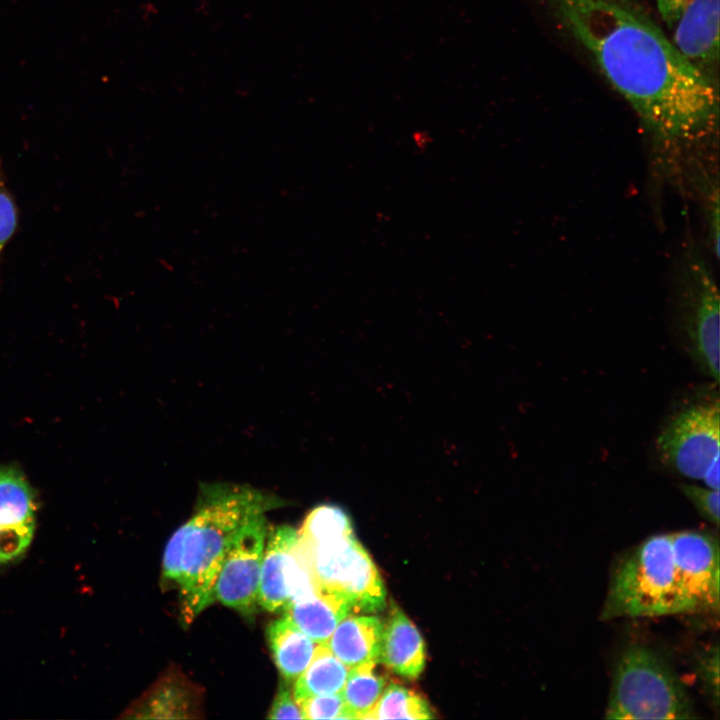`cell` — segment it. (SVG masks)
Listing matches in <instances>:
<instances>
[{"mask_svg":"<svg viewBox=\"0 0 720 720\" xmlns=\"http://www.w3.org/2000/svg\"><path fill=\"white\" fill-rule=\"evenodd\" d=\"M719 465L720 461L714 463L703 478L708 488L719 490Z\"/></svg>","mask_w":720,"mask_h":720,"instance_id":"obj_28","label":"cell"},{"mask_svg":"<svg viewBox=\"0 0 720 720\" xmlns=\"http://www.w3.org/2000/svg\"><path fill=\"white\" fill-rule=\"evenodd\" d=\"M17 226V210L0 180V254Z\"/></svg>","mask_w":720,"mask_h":720,"instance_id":"obj_26","label":"cell"},{"mask_svg":"<svg viewBox=\"0 0 720 720\" xmlns=\"http://www.w3.org/2000/svg\"><path fill=\"white\" fill-rule=\"evenodd\" d=\"M424 640L404 612L395 604L382 625L380 661L395 674L416 679L425 667Z\"/></svg>","mask_w":720,"mask_h":720,"instance_id":"obj_13","label":"cell"},{"mask_svg":"<svg viewBox=\"0 0 720 720\" xmlns=\"http://www.w3.org/2000/svg\"><path fill=\"white\" fill-rule=\"evenodd\" d=\"M698 673L712 703H719V648L716 644L705 650L698 660Z\"/></svg>","mask_w":720,"mask_h":720,"instance_id":"obj_24","label":"cell"},{"mask_svg":"<svg viewBox=\"0 0 720 720\" xmlns=\"http://www.w3.org/2000/svg\"><path fill=\"white\" fill-rule=\"evenodd\" d=\"M201 689L181 671H168L129 710L131 718H199Z\"/></svg>","mask_w":720,"mask_h":720,"instance_id":"obj_12","label":"cell"},{"mask_svg":"<svg viewBox=\"0 0 720 720\" xmlns=\"http://www.w3.org/2000/svg\"><path fill=\"white\" fill-rule=\"evenodd\" d=\"M348 671V666L325 644H318L310 663L295 681L292 691L295 701L341 692Z\"/></svg>","mask_w":720,"mask_h":720,"instance_id":"obj_18","label":"cell"},{"mask_svg":"<svg viewBox=\"0 0 720 720\" xmlns=\"http://www.w3.org/2000/svg\"><path fill=\"white\" fill-rule=\"evenodd\" d=\"M376 662L351 667L341 694L352 719H366L381 697L386 679L376 672Z\"/></svg>","mask_w":720,"mask_h":720,"instance_id":"obj_19","label":"cell"},{"mask_svg":"<svg viewBox=\"0 0 720 720\" xmlns=\"http://www.w3.org/2000/svg\"><path fill=\"white\" fill-rule=\"evenodd\" d=\"M685 613L675 576L670 534L646 538L617 566L601 614L652 617Z\"/></svg>","mask_w":720,"mask_h":720,"instance_id":"obj_3","label":"cell"},{"mask_svg":"<svg viewBox=\"0 0 720 720\" xmlns=\"http://www.w3.org/2000/svg\"><path fill=\"white\" fill-rule=\"evenodd\" d=\"M36 505L29 483L14 466L0 467V564L22 554L35 530Z\"/></svg>","mask_w":720,"mask_h":720,"instance_id":"obj_10","label":"cell"},{"mask_svg":"<svg viewBox=\"0 0 720 720\" xmlns=\"http://www.w3.org/2000/svg\"><path fill=\"white\" fill-rule=\"evenodd\" d=\"M283 611L315 643L326 644L336 626L352 608L341 595L321 589L289 603Z\"/></svg>","mask_w":720,"mask_h":720,"instance_id":"obj_16","label":"cell"},{"mask_svg":"<svg viewBox=\"0 0 720 720\" xmlns=\"http://www.w3.org/2000/svg\"><path fill=\"white\" fill-rule=\"evenodd\" d=\"M382 622L376 616L347 615L326 646L346 666L380 661Z\"/></svg>","mask_w":720,"mask_h":720,"instance_id":"obj_15","label":"cell"},{"mask_svg":"<svg viewBox=\"0 0 720 720\" xmlns=\"http://www.w3.org/2000/svg\"><path fill=\"white\" fill-rule=\"evenodd\" d=\"M298 705L303 719H352L341 692L313 696Z\"/></svg>","mask_w":720,"mask_h":720,"instance_id":"obj_22","label":"cell"},{"mask_svg":"<svg viewBox=\"0 0 720 720\" xmlns=\"http://www.w3.org/2000/svg\"><path fill=\"white\" fill-rule=\"evenodd\" d=\"M672 43L713 78L719 60V0H689L677 18Z\"/></svg>","mask_w":720,"mask_h":720,"instance_id":"obj_11","label":"cell"},{"mask_svg":"<svg viewBox=\"0 0 720 720\" xmlns=\"http://www.w3.org/2000/svg\"><path fill=\"white\" fill-rule=\"evenodd\" d=\"M270 719H303L298 703L286 683H281L267 714Z\"/></svg>","mask_w":720,"mask_h":720,"instance_id":"obj_25","label":"cell"},{"mask_svg":"<svg viewBox=\"0 0 720 720\" xmlns=\"http://www.w3.org/2000/svg\"><path fill=\"white\" fill-rule=\"evenodd\" d=\"M297 533L298 539L305 543L354 534L349 515L339 506L332 504H321L313 508Z\"/></svg>","mask_w":720,"mask_h":720,"instance_id":"obj_21","label":"cell"},{"mask_svg":"<svg viewBox=\"0 0 720 720\" xmlns=\"http://www.w3.org/2000/svg\"><path fill=\"white\" fill-rule=\"evenodd\" d=\"M681 323L689 351L703 373L719 381V295L713 274L696 252L688 253L679 278Z\"/></svg>","mask_w":720,"mask_h":720,"instance_id":"obj_6","label":"cell"},{"mask_svg":"<svg viewBox=\"0 0 720 720\" xmlns=\"http://www.w3.org/2000/svg\"><path fill=\"white\" fill-rule=\"evenodd\" d=\"M607 719H693L692 702L671 667L653 650L629 646L613 674Z\"/></svg>","mask_w":720,"mask_h":720,"instance_id":"obj_4","label":"cell"},{"mask_svg":"<svg viewBox=\"0 0 720 720\" xmlns=\"http://www.w3.org/2000/svg\"><path fill=\"white\" fill-rule=\"evenodd\" d=\"M689 0H657L663 18L668 22L677 20Z\"/></svg>","mask_w":720,"mask_h":720,"instance_id":"obj_27","label":"cell"},{"mask_svg":"<svg viewBox=\"0 0 720 720\" xmlns=\"http://www.w3.org/2000/svg\"><path fill=\"white\" fill-rule=\"evenodd\" d=\"M719 400L699 403L675 414L662 428L656 450L663 465L678 474L703 480L719 461Z\"/></svg>","mask_w":720,"mask_h":720,"instance_id":"obj_7","label":"cell"},{"mask_svg":"<svg viewBox=\"0 0 720 720\" xmlns=\"http://www.w3.org/2000/svg\"><path fill=\"white\" fill-rule=\"evenodd\" d=\"M427 700L409 688L390 683L366 719H431Z\"/></svg>","mask_w":720,"mask_h":720,"instance_id":"obj_20","label":"cell"},{"mask_svg":"<svg viewBox=\"0 0 720 720\" xmlns=\"http://www.w3.org/2000/svg\"><path fill=\"white\" fill-rule=\"evenodd\" d=\"M282 505L281 499L248 485L202 484L192 516L164 551L163 576L180 588L185 624L214 600L215 584L229 544L251 515Z\"/></svg>","mask_w":720,"mask_h":720,"instance_id":"obj_2","label":"cell"},{"mask_svg":"<svg viewBox=\"0 0 720 720\" xmlns=\"http://www.w3.org/2000/svg\"><path fill=\"white\" fill-rule=\"evenodd\" d=\"M542 1L656 141L689 146L716 136V81L689 62L641 9L628 0Z\"/></svg>","mask_w":720,"mask_h":720,"instance_id":"obj_1","label":"cell"},{"mask_svg":"<svg viewBox=\"0 0 720 720\" xmlns=\"http://www.w3.org/2000/svg\"><path fill=\"white\" fill-rule=\"evenodd\" d=\"M675 576L685 613L719 611V543L699 531L670 533Z\"/></svg>","mask_w":720,"mask_h":720,"instance_id":"obj_9","label":"cell"},{"mask_svg":"<svg viewBox=\"0 0 720 720\" xmlns=\"http://www.w3.org/2000/svg\"><path fill=\"white\" fill-rule=\"evenodd\" d=\"M273 660L287 681L296 680L310 663L316 643L285 615L270 623L266 631Z\"/></svg>","mask_w":720,"mask_h":720,"instance_id":"obj_17","label":"cell"},{"mask_svg":"<svg viewBox=\"0 0 720 720\" xmlns=\"http://www.w3.org/2000/svg\"><path fill=\"white\" fill-rule=\"evenodd\" d=\"M298 540L297 531L287 525L268 530L261 565L258 604L269 612L288 604L286 577L289 558Z\"/></svg>","mask_w":720,"mask_h":720,"instance_id":"obj_14","label":"cell"},{"mask_svg":"<svg viewBox=\"0 0 720 720\" xmlns=\"http://www.w3.org/2000/svg\"><path fill=\"white\" fill-rule=\"evenodd\" d=\"M298 546L320 589L344 597L352 611L376 613L386 605L381 576L354 534Z\"/></svg>","mask_w":720,"mask_h":720,"instance_id":"obj_5","label":"cell"},{"mask_svg":"<svg viewBox=\"0 0 720 720\" xmlns=\"http://www.w3.org/2000/svg\"><path fill=\"white\" fill-rule=\"evenodd\" d=\"M678 487L703 518L719 526V490L687 483H680Z\"/></svg>","mask_w":720,"mask_h":720,"instance_id":"obj_23","label":"cell"},{"mask_svg":"<svg viewBox=\"0 0 720 720\" xmlns=\"http://www.w3.org/2000/svg\"><path fill=\"white\" fill-rule=\"evenodd\" d=\"M265 511L248 517L233 536L214 588L215 600L251 614L258 604L261 565L268 534Z\"/></svg>","mask_w":720,"mask_h":720,"instance_id":"obj_8","label":"cell"}]
</instances>
